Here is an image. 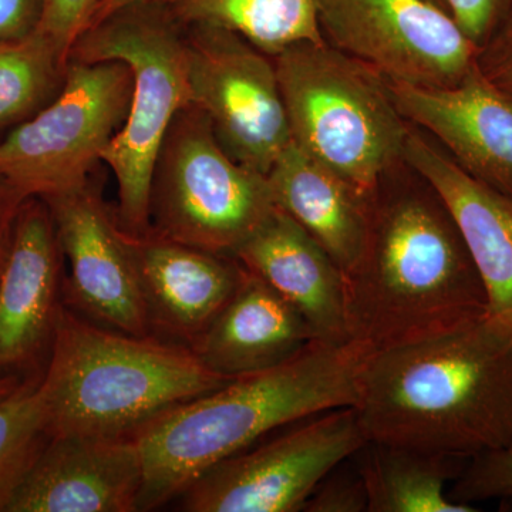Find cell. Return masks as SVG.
<instances>
[{
  "label": "cell",
  "mask_w": 512,
  "mask_h": 512,
  "mask_svg": "<svg viewBox=\"0 0 512 512\" xmlns=\"http://www.w3.org/2000/svg\"><path fill=\"white\" fill-rule=\"evenodd\" d=\"M367 441L461 458L512 447V328L470 325L367 359L355 406Z\"/></svg>",
  "instance_id": "1"
},
{
  "label": "cell",
  "mask_w": 512,
  "mask_h": 512,
  "mask_svg": "<svg viewBox=\"0 0 512 512\" xmlns=\"http://www.w3.org/2000/svg\"><path fill=\"white\" fill-rule=\"evenodd\" d=\"M372 350L357 340L315 342L282 365L238 377L157 414L131 433L143 457L138 511L177 500L207 468L272 431L355 407Z\"/></svg>",
  "instance_id": "2"
},
{
  "label": "cell",
  "mask_w": 512,
  "mask_h": 512,
  "mask_svg": "<svg viewBox=\"0 0 512 512\" xmlns=\"http://www.w3.org/2000/svg\"><path fill=\"white\" fill-rule=\"evenodd\" d=\"M433 191V190H431ZM350 339L373 353L483 319L487 295L460 232L433 191L370 200L369 239L345 274Z\"/></svg>",
  "instance_id": "3"
},
{
  "label": "cell",
  "mask_w": 512,
  "mask_h": 512,
  "mask_svg": "<svg viewBox=\"0 0 512 512\" xmlns=\"http://www.w3.org/2000/svg\"><path fill=\"white\" fill-rule=\"evenodd\" d=\"M232 380L187 346L104 328L64 306L39 392L50 437L121 436Z\"/></svg>",
  "instance_id": "4"
},
{
  "label": "cell",
  "mask_w": 512,
  "mask_h": 512,
  "mask_svg": "<svg viewBox=\"0 0 512 512\" xmlns=\"http://www.w3.org/2000/svg\"><path fill=\"white\" fill-rule=\"evenodd\" d=\"M274 60L292 143L372 198L409 136L386 79L328 42Z\"/></svg>",
  "instance_id": "5"
},
{
  "label": "cell",
  "mask_w": 512,
  "mask_h": 512,
  "mask_svg": "<svg viewBox=\"0 0 512 512\" xmlns=\"http://www.w3.org/2000/svg\"><path fill=\"white\" fill-rule=\"evenodd\" d=\"M69 59L116 60L133 73L126 121L101 163L116 177L121 227L131 234L146 232L154 161L174 117L191 104L185 25L168 3H140L87 29L74 43Z\"/></svg>",
  "instance_id": "6"
},
{
  "label": "cell",
  "mask_w": 512,
  "mask_h": 512,
  "mask_svg": "<svg viewBox=\"0 0 512 512\" xmlns=\"http://www.w3.org/2000/svg\"><path fill=\"white\" fill-rule=\"evenodd\" d=\"M275 208L266 175L229 156L197 106L178 111L154 161L150 228L234 256Z\"/></svg>",
  "instance_id": "7"
},
{
  "label": "cell",
  "mask_w": 512,
  "mask_h": 512,
  "mask_svg": "<svg viewBox=\"0 0 512 512\" xmlns=\"http://www.w3.org/2000/svg\"><path fill=\"white\" fill-rule=\"evenodd\" d=\"M131 92L126 63L69 59L55 99L0 140V181L23 200L84 187L126 121Z\"/></svg>",
  "instance_id": "8"
},
{
  "label": "cell",
  "mask_w": 512,
  "mask_h": 512,
  "mask_svg": "<svg viewBox=\"0 0 512 512\" xmlns=\"http://www.w3.org/2000/svg\"><path fill=\"white\" fill-rule=\"evenodd\" d=\"M367 443L355 407L316 414L207 468L177 498L187 512H299Z\"/></svg>",
  "instance_id": "9"
},
{
  "label": "cell",
  "mask_w": 512,
  "mask_h": 512,
  "mask_svg": "<svg viewBox=\"0 0 512 512\" xmlns=\"http://www.w3.org/2000/svg\"><path fill=\"white\" fill-rule=\"evenodd\" d=\"M185 47L191 104L229 156L268 174L292 143L274 57L208 25H185Z\"/></svg>",
  "instance_id": "10"
},
{
  "label": "cell",
  "mask_w": 512,
  "mask_h": 512,
  "mask_svg": "<svg viewBox=\"0 0 512 512\" xmlns=\"http://www.w3.org/2000/svg\"><path fill=\"white\" fill-rule=\"evenodd\" d=\"M319 26L330 46L412 86H456L480 50L431 0H320Z\"/></svg>",
  "instance_id": "11"
},
{
  "label": "cell",
  "mask_w": 512,
  "mask_h": 512,
  "mask_svg": "<svg viewBox=\"0 0 512 512\" xmlns=\"http://www.w3.org/2000/svg\"><path fill=\"white\" fill-rule=\"evenodd\" d=\"M43 201L69 265L64 305L104 328L150 335L136 265L116 208L104 201L92 180Z\"/></svg>",
  "instance_id": "12"
},
{
  "label": "cell",
  "mask_w": 512,
  "mask_h": 512,
  "mask_svg": "<svg viewBox=\"0 0 512 512\" xmlns=\"http://www.w3.org/2000/svg\"><path fill=\"white\" fill-rule=\"evenodd\" d=\"M64 264L49 207L28 198L0 252V377L42 376L66 306Z\"/></svg>",
  "instance_id": "13"
},
{
  "label": "cell",
  "mask_w": 512,
  "mask_h": 512,
  "mask_svg": "<svg viewBox=\"0 0 512 512\" xmlns=\"http://www.w3.org/2000/svg\"><path fill=\"white\" fill-rule=\"evenodd\" d=\"M126 234L148 332L191 349L237 293L247 268L234 256L181 244L151 228Z\"/></svg>",
  "instance_id": "14"
},
{
  "label": "cell",
  "mask_w": 512,
  "mask_h": 512,
  "mask_svg": "<svg viewBox=\"0 0 512 512\" xmlns=\"http://www.w3.org/2000/svg\"><path fill=\"white\" fill-rule=\"evenodd\" d=\"M144 485L131 434L50 437L6 512H138Z\"/></svg>",
  "instance_id": "15"
},
{
  "label": "cell",
  "mask_w": 512,
  "mask_h": 512,
  "mask_svg": "<svg viewBox=\"0 0 512 512\" xmlns=\"http://www.w3.org/2000/svg\"><path fill=\"white\" fill-rule=\"evenodd\" d=\"M386 82L404 120L426 128L471 177L512 197V100L477 63L456 86Z\"/></svg>",
  "instance_id": "16"
},
{
  "label": "cell",
  "mask_w": 512,
  "mask_h": 512,
  "mask_svg": "<svg viewBox=\"0 0 512 512\" xmlns=\"http://www.w3.org/2000/svg\"><path fill=\"white\" fill-rule=\"evenodd\" d=\"M403 158L456 224L483 282L487 315L512 328V197L471 177L412 131Z\"/></svg>",
  "instance_id": "17"
},
{
  "label": "cell",
  "mask_w": 512,
  "mask_h": 512,
  "mask_svg": "<svg viewBox=\"0 0 512 512\" xmlns=\"http://www.w3.org/2000/svg\"><path fill=\"white\" fill-rule=\"evenodd\" d=\"M249 272L291 303L319 342H349L345 272L286 212L272 214L235 251Z\"/></svg>",
  "instance_id": "18"
},
{
  "label": "cell",
  "mask_w": 512,
  "mask_h": 512,
  "mask_svg": "<svg viewBox=\"0 0 512 512\" xmlns=\"http://www.w3.org/2000/svg\"><path fill=\"white\" fill-rule=\"evenodd\" d=\"M315 340L301 313L247 269L237 293L191 350L212 372L237 379L282 365Z\"/></svg>",
  "instance_id": "19"
},
{
  "label": "cell",
  "mask_w": 512,
  "mask_h": 512,
  "mask_svg": "<svg viewBox=\"0 0 512 512\" xmlns=\"http://www.w3.org/2000/svg\"><path fill=\"white\" fill-rule=\"evenodd\" d=\"M276 208L286 212L349 272L370 231V200L291 143L266 174Z\"/></svg>",
  "instance_id": "20"
},
{
  "label": "cell",
  "mask_w": 512,
  "mask_h": 512,
  "mask_svg": "<svg viewBox=\"0 0 512 512\" xmlns=\"http://www.w3.org/2000/svg\"><path fill=\"white\" fill-rule=\"evenodd\" d=\"M367 493V512H474L446 493L466 458L367 441L355 454Z\"/></svg>",
  "instance_id": "21"
},
{
  "label": "cell",
  "mask_w": 512,
  "mask_h": 512,
  "mask_svg": "<svg viewBox=\"0 0 512 512\" xmlns=\"http://www.w3.org/2000/svg\"><path fill=\"white\" fill-rule=\"evenodd\" d=\"M168 5L184 25L229 30L272 57L299 43L326 42L320 0H171Z\"/></svg>",
  "instance_id": "22"
},
{
  "label": "cell",
  "mask_w": 512,
  "mask_h": 512,
  "mask_svg": "<svg viewBox=\"0 0 512 512\" xmlns=\"http://www.w3.org/2000/svg\"><path fill=\"white\" fill-rule=\"evenodd\" d=\"M67 66L69 57L37 29L0 40V130L19 126L55 99Z\"/></svg>",
  "instance_id": "23"
},
{
  "label": "cell",
  "mask_w": 512,
  "mask_h": 512,
  "mask_svg": "<svg viewBox=\"0 0 512 512\" xmlns=\"http://www.w3.org/2000/svg\"><path fill=\"white\" fill-rule=\"evenodd\" d=\"M40 376L23 380L0 400V512L8 511L16 491L50 440Z\"/></svg>",
  "instance_id": "24"
},
{
  "label": "cell",
  "mask_w": 512,
  "mask_h": 512,
  "mask_svg": "<svg viewBox=\"0 0 512 512\" xmlns=\"http://www.w3.org/2000/svg\"><path fill=\"white\" fill-rule=\"evenodd\" d=\"M448 495L457 503L471 505L487 500L512 504V447L470 458Z\"/></svg>",
  "instance_id": "25"
},
{
  "label": "cell",
  "mask_w": 512,
  "mask_h": 512,
  "mask_svg": "<svg viewBox=\"0 0 512 512\" xmlns=\"http://www.w3.org/2000/svg\"><path fill=\"white\" fill-rule=\"evenodd\" d=\"M100 0H43L37 30L70 57L76 40L89 28Z\"/></svg>",
  "instance_id": "26"
},
{
  "label": "cell",
  "mask_w": 512,
  "mask_h": 512,
  "mask_svg": "<svg viewBox=\"0 0 512 512\" xmlns=\"http://www.w3.org/2000/svg\"><path fill=\"white\" fill-rule=\"evenodd\" d=\"M336 467L316 487L303 511L306 512H367V493L357 466Z\"/></svg>",
  "instance_id": "27"
},
{
  "label": "cell",
  "mask_w": 512,
  "mask_h": 512,
  "mask_svg": "<svg viewBox=\"0 0 512 512\" xmlns=\"http://www.w3.org/2000/svg\"><path fill=\"white\" fill-rule=\"evenodd\" d=\"M468 39L481 49L510 15L512 0H443Z\"/></svg>",
  "instance_id": "28"
},
{
  "label": "cell",
  "mask_w": 512,
  "mask_h": 512,
  "mask_svg": "<svg viewBox=\"0 0 512 512\" xmlns=\"http://www.w3.org/2000/svg\"><path fill=\"white\" fill-rule=\"evenodd\" d=\"M477 66L481 73L512 100V10L478 50Z\"/></svg>",
  "instance_id": "29"
},
{
  "label": "cell",
  "mask_w": 512,
  "mask_h": 512,
  "mask_svg": "<svg viewBox=\"0 0 512 512\" xmlns=\"http://www.w3.org/2000/svg\"><path fill=\"white\" fill-rule=\"evenodd\" d=\"M42 10L43 0H0V40L32 35Z\"/></svg>",
  "instance_id": "30"
},
{
  "label": "cell",
  "mask_w": 512,
  "mask_h": 512,
  "mask_svg": "<svg viewBox=\"0 0 512 512\" xmlns=\"http://www.w3.org/2000/svg\"><path fill=\"white\" fill-rule=\"evenodd\" d=\"M25 201L12 188L0 181V252L8 241L13 222Z\"/></svg>",
  "instance_id": "31"
},
{
  "label": "cell",
  "mask_w": 512,
  "mask_h": 512,
  "mask_svg": "<svg viewBox=\"0 0 512 512\" xmlns=\"http://www.w3.org/2000/svg\"><path fill=\"white\" fill-rule=\"evenodd\" d=\"M146 2H171V0H100L96 10H94L93 18L90 20L89 28L99 25L104 19L110 18L114 13L120 10L130 8V6L140 5ZM87 28V29H89Z\"/></svg>",
  "instance_id": "32"
},
{
  "label": "cell",
  "mask_w": 512,
  "mask_h": 512,
  "mask_svg": "<svg viewBox=\"0 0 512 512\" xmlns=\"http://www.w3.org/2000/svg\"><path fill=\"white\" fill-rule=\"evenodd\" d=\"M23 380L25 379H19V377H0V400L15 392Z\"/></svg>",
  "instance_id": "33"
},
{
  "label": "cell",
  "mask_w": 512,
  "mask_h": 512,
  "mask_svg": "<svg viewBox=\"0 0 512 512\" xmlns=\"http://www.w3.org/2000/svg\"><path fill=\"white\" fill-rule=\"evenodd\" d=\"M431 2L437 3V5H440V6H443V8H446V6H444L443 0H431Z\"/></svg>",
  "instance_id": "34"
}]
</instances>
